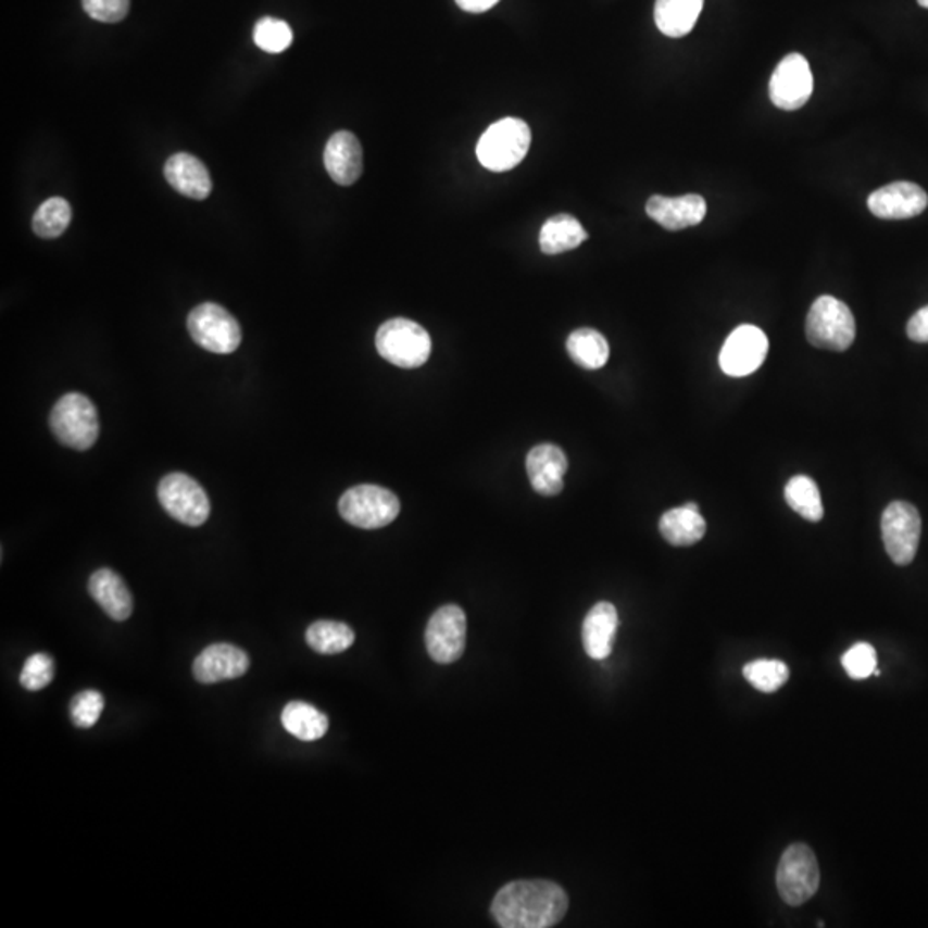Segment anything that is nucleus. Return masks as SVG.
<instances>
[{
	"label": "nucleus",
	"mask_w": 928,
	"mask_h": 928,
	"mask_svg": "<svg viewBox=\"0 0 928 928\" xmlns=\"http://www.w3.org/2000/svg\"><path fill=\"white\" fill-rule=\"evenodd\" d=\"M569 900L549 880H514L496 894L493 918L504 928H549L566 915Z\"/></svg>",
	"instance_id": "f257e3e1"
},
{
	"label": "nucleus",
	"mask_w": 928,
	"mask_h": 928,
	"mask_svg": "<svg viewBox=\"0 0 928 928\" xmlns=\"http://www.w3.org/2000/svg\"><path fill=\"white\" fill-rule=\"evenodd\" d=\"M530 145V126L516 117H504L481 135L477 145L478 161L493 173H505L522 164Z\"/></svg>",
	"instance_id": "f03ea898"
},
{
	"label": "nucleus",
	"mask_w": 928,
	"mask_h": 928,
	"mask_svg": "<svg viewBox=\"0 0 928 928\" xmlns=\"http://www.w3.org/2000/svg\"><path fill=\"white\" fill-rule=\"evenodd\" d=\"M50 428L61 444L75 451H88L100 434L99 413L87 396H62L50 413Z\"/></svg>",
	"instance_id": "7ed1b4c3"
},
{
	"label": "nucleus",
	"mask_w": 928,
	"mask_h": 928,
	"mask_svg": "<svg viewBox=\"0 0 928 928\" xmlns=\"http://www.w3.org/2000/svg\"><path fill=\"white\" fill-rule=\"evenodd\" d=\"M375 346L384 360L399 368H419L428 362L431 353L427 330L407 318H392L380 325Z\"/></svg>",
	"instance_id": "20e7f679"
},
{
	"label": "nucleus",
	"mask_w": 928,
	"mask_h": 928,
	"mask_svg": "<svg viewBox=\"0 0 928 928\" xmlns=\"http://www.w3.org/2000/svg\"><path fill=\"white\" fill-rule=\"evenodd\" d=\"M856 336V324L850 306L835 297L815 300L806 316V339L815 348L847 351Z\"/></svg>",
	"instance_id": "39448f33"
},
{
	"label": "nucleus",
	"mask_w": 928,
	"mask_h": 928,
	"mask_svg": "<svg viewBox=\"0 0 928 928\" xmlns=\"http://www.w3.org/2000/svg\"><path fill=\"white\" fill-rule=\"evenodd\" d=\"M399 511V499L378 485H358L346 490L339 501L342 518L363 530H377L390 525L398 518Z\"/></svg>",
	"instance_id": "423d86ee"
},
{
	"label": "nucleus",
	"mask_w": 928,
	"mask_h": 928,
	"mask_svg": "<svg viewBox=\"0 0 928 928\" xmlns=\"http://www.w3.org/2000/svg\"><path fill=\"white\" fill-rule=\"evenodd\" d=\"M820 886L817 856L803 842L791 844L780 856L777 891L789 906H800L814 898Z\"/></svg>",
	"instance_id": "0eeeda50"
},
{
	"label": "nucleus",
	"mask_w": 928,
	"mask_h": 928,
	"mask_svg": "<svg viewBox=\"0 0 928 928\" xmlns=\"http://www.w3.org/2000/svg\"><path fill=\"white\" fill-rule=\"evenodd\" d=\"M188 330L193 341L210 353H235L241 344V325L217 303H202L189 313Z\"/></svg>",
	"instance_id": "6e6552de"
},
{
	"label": "nucleus",
	"mask_w": 928,
	"mask_h": 928,
	"mask_svg": "<svg viewBox=\"0 0 928 928\" xmlns=\"http://www.w3.org/2000/svg\"><path fill=\"white\" fill-rule=\"evenodd\" d=\"M159 501L177 522L202 526L210 516V499L202 485L185 473H171L159 484Z\"/></svg>",
	"instance_id": "1a4fd4ad"
},
{
	"label": "nucleus",
	"mask_w": 928,
	"mask_h": 928,
	"mask_svg": "<svg viewBox=\"0 0 928 928\" xmlns=\"http://www.w3.org/2000/svg\"><path fill=\"white\" fill-rule=\"evenodd\" d=\"M921 518L915 505L895 501L882 514V540L892 563L908 566L920 543Z\"/></svg>",
	"instance_id": "9d476101"
},
{
	"label": "nucleus",
	"mask_w": 928,
	"mask_h": 928,
	"mask_svg": "<svg viewBox=\"0 0 928 928\" xmlns=\"http://www.w3.org/2000/svg\"><path fill=\"white\" fill-rule=\"evenodd\" d=\"M768 93L777 109L791 112L803 108L814 93V76L808 61L797 52L786 55L774 71Z\"/></svg>",
	"instance_id": "9b49d317"
},
{
	"label": "nucleus",
	"mask_w": 928,
	"mask_h": 928,
	"mask_svg": "<svg viewBox=\"0 0 928 928\" xmlns=\"http://www.w3.org/2000/svg\"><path fill=\"white\" fill-rule=\"evenodd\" d=\"M768 353V339L755 325H740L727 337L719 363L729 377H747L761 368Z\"/></svg>",
	"instance_id": "f8f14e48"
},
{
	"label": "nucleus",
	"mask_w": 928,
	"mask_h": 928,
	"mask_svg": "<svg viewBox=\"0 0 928 928\" xmlns=\"http://www.w3.org/2000/svg\"><path fill=\"white\" fill-rule=\"evenodd\" d=\"M428 655L439 664L460 661L466 645V616L463 609L449 604L428 620L425 632Z\"/></svg>",
	"instance_id": "ddd939ff"
},
{
	"label": "nucleus",
	"mask_w": 928,
	"mask_h": 928,
	"mask_svg": "<svg viewBox=\"0 0 928 928\" xmlns=\"http://www.w3.org/2000/svg\"><path fill=\"white\" fill-rule=\"evenodd\" d=\"M927 206V191L915 183H891L868 197V209L871 214L886 221L916 217L924 214Z\"/></svg>",
	"instance_id": "4468645a"
},
{
	"label": "nucleus",
	"mask_w": 928,
	"mask_h": 928,
	"mask_svg": "<svg viewBox=\"0 0 928 928\" xmlns=\"http://www.w3.org/2000/svg\"><path fill=\"white\" fill-rule=\"evenodd\" d=\"M250 669V657L238 647L230 643H215L206 647L193 664V676L202 685L238 679Z\"/></svg>",
	"instance_id": "2eb2a0df"
},
{
	"label": "nucleus",
	"mask_w": 928,
	"mask_h": 928,
	"mask_svg": "<svg viewBox=\"0 0 928 928\" xmlns=\"http://www.w3.org/2000/svg\"><path fill=\"white\" fill-rule=\"evenodd\" d=\"M647 215L667 230H682L702 223L706 215V202L700 195L661 197L653 195L647 202Z\"/></svg>",
	"instance_id": "dca6fc26"
},
{
	"label": "nucleus",
	"mask_w": 928,
	"mask_h": 928,
	"mask_svg": "<svg viewBox=\"0 0 928 928\" xmlns=\"http://www.w3.org/2000/svg\"><path fill=\"white\" fill-rule=\"evenodd\" d=\"M526 472L535 492L552 498L563 492V478L567 472V457L554 444H540L526 456Z\"/></svg>",
	"instance_id": "f3484780"
},
{
	"label": "nucleus",
	"mask_w": 928,
	"mask_h": 928,
	"mask_svg": "<svg viewBox=\"0 0 928 928\" xmlns=\"http://www.w3.org/2000/svg\"><path fill=\"white\" fill-rule=\"evenodd\" d=\"M324 164L333 181L351 186L363 173V150L356 136L350 131H337L325 147Z\"/></svg>",
	"instance_id": "a211bd4d"
},
{
	"label": "nucleus",
	"mask_w": 928,
	"mask_h": 928,
	"mask_svg": "<svg viewBox=\"0 0 928 928\" xmlns=\"http://www.w3.org/2000/svg\"><path fill=\"white\" fill-rule=\"evenodd\" d=\"M617 626H619V616H617V609L611 602H599L593 605L592 611L585 617L584 629H581L588 657L593 661H605L611 655Z\"/></svg>",
	"instance_id": "6ab92c4d"
},
{
	"label": "nucleus",
	"mask_w": 928,
	"mask_h": 928,
	"mask_svg": "<svg viewBox=\"0 0 928 928\" xmlns=\"http://www.w3.org/2000/svg\"><path fill=\"white\" fill-rule=\"evenodd\" d=\"M88 592L111 619L126 620L133 614V595L117 573L102 567L88 581Z\"/></svg>",
	"instance_id": "aec40b11"
},
{
	"label": "nucleus",
	"mask_w": 928,
	"mask_h": 928,
	"mask_svg": "<svg viewBox=\"0 0 928 928\" xmlns=\"http://www.w3.org/2000/svg\"><path fill=\"white\" fill-rule=\"evenodd\" d=\"M165 179L176 191L193 200H205L212 191V179L205 165L189 153H176L165 162Z\"/></svg>",
	"instance_id": "412c9836"
},
{
	"label": "nucleus",
	"mask_w": 928,
	"mask_h": 928,
	"mask_svg": "<svg viewBox=\"0 0 928 928\" xmlns=\"http://www.w3.org/2000/svg\"><path fill=\"white\" fill-rule=\"evenodd\" d=\"M662 537L676 547H690L705 537L706 523L694 502L667 511L659 523Z\"/></svg>",
	"instance_id": "4be33fe9"
},
{
	"label": "nucleus",
	"mask_w": 928,
	"mask_h": 928,
	"mask_svg": "<svg viewBox=\"0 0 928 928\" xmlns=\"http://www.w3.org/2000/svg\"><path fill=\"white\" fill-rule=\"evenodd\" d=\"M703 0H657L653 9L655 25L670 38L687 37L702 14Z\"/></svg>",
	"instance_id": "5701e85b"
},
{
	"label": "nucleus",
	"mask_w": 928,
	"mask_h": 928,
	"mask_svg": "<svg viewBox=\"0 0 928 928\" xmlns=\"http://www.w3.org/2000/svg\"><path fill=\"white\" fill-rule=\"evenodd\" d=\"M588 235L578 218L569 214H557L549 218L540 230V250L545 255H559L578 248Z\"/></svg>",
	"instance_id": "b1692460"
},
{
	"label": "nucleus",
	"mask_w": 928,
	"mask_h": 928,
	"mask_svg": "<svg viewBox=\"0 0 928 928\" xmlns=\"http://www.w3.org/2000/svg\"><path fill=\"white\" fill-rule=\"evenodd\" d=\"M280 723L289 735L306 743L321 740L329 729L327 715L304 702H291L284 706Z\"/></svg>",
	"instance_id": "393cba45"
},
{
	"label": "nucleus",
	"mask_w": 928,
	"mask_h": 928,
	"mask_svg": "<svg viewBox=\"0 0 928 928\" xmlns=\"http://www.w3.org/2000/svg\"><path fill=\"white\" fill-rule=\"evenodd\" d=\"M566 350L576 365L585 371H599L609 362V342L599 330L584 327L567 337Z\"/></svg>",
	"instance_id": "a878e982"
},
{
	"label": "nucleus",
	"mask_w": 928,
	"mask_h": 928,
	"mask_svg": "<svg viewBox=\"0 0 928 928\" xmlns=\"http://www.w3.org/2000/svg\"><path fill=\"white\" fill-rule=\"evenodd\" d=\"M306 643L322 655L346 652L354 643V631L339 620H316L306 629Z\"/></svg>",
	"instance_id": "bb28decb"
},
{
	"label": "nucleus",
	"mask_w": 928,
	"mask_h": 928,
	"mask_svg": "<svg viewBox=\"0 0 928 928\" xmlns=\"http://www.w3.org/2000/svg\"><path fill=\"white\" fill-rule=\"evenodd\" d=\"M785 498L789 507L797 511L806 522L817 523L824 518L820 490L812 478L805 475L791 478L786 485Z\"/></svg>",
	"instance_id": "cd10ccee"
},
{
	"label": "nucleus",
	"mask_w": 928,
	"mask_h": 928,
	"mask_svg": "<svg viewBox=\"0 0 928 928\" xmlns=\"http://www.w3.org/2000/svg\"><path fill=\"white\" fill-rule=\"evenodd\" d=\"M71 215H73V210L64 198H49L35 212V235L47 239L59 238L66 233L71 223Z\"/></svg>",
	"instance_id": "c85d7f7f"
},
{
	"label": "nucleus",
	"mask_w": 928,
	"mask_h": 928,
	"mask_svg": "<svg viewBox=\"0 0 928 928\" xmlns=\"http://www.w3.org/2000/svg\"><path fill=\"white\" fill-rule=\"evenodd\" d=\"M743 676L755 690L774 693L788 682L789 667L785 662L758 659L743 667Z\"/></svg>",
	"instance_id": "c756f323"
},
{
	"label": "nucleus",
	"mask_w": 928,
	"mask_h": 928,
	"mask_svg": "<svg viewBox=\"0 0 928 928\" xmlns=\"http://www.w3.org/2000/svg\"><path fill=\"white\" fill-rule=\"evenodd\" d=\"M253 40L268 54H280L292 43V29L286 21L263 17L253 29Z\"/></svg>",
	"instance_id": "7c9ffc66"
},
{
	"label": "nucleus",
	"mask_w": 928,
	"mask_h": 928,
	"mask_svg": "<svg viewBox=\"0 0 928 928\" xmlns=\"http://www.w3.org/2000/svg\"><path fill=\"white\" fill-rule=\"evenodd\" d=\"M103 708H105V700L100 691H81L71 702V720L79 729H90L99 723Z\"/></svg>",
	"instance_id": "2f4dec72"
},
{
	"label": "nucleus",
	"mask_w": 928,
	"mask_h": 928,
	"mask_svg": "<svg viewBox=\"0 0 928 928\" xmlns=\"http://www.w3.org/2000/svg\"><path fill=\"white\" fill-rule=\"evenodd\" d=\"M54 661L47 653H35L21 669V687L28 691H40L49 687L54 679Z\"/></svg>",
	"instance_id": "473e14b6"
},
{
	"label": "nucleus",
	"mask_w": 928,
	"mask_h": 928,
	"mask_svg": "<svg viewBox=\"0 0 928 928\" xmlns=\"http://www.w3.org/2000/svg\"><path fill=\"white\" fill-rule=\"evenodd\" d=\"M851 679H867L877 670V652L870 643H856L841 659Z\"/></svg>",
	"instance_id": "72a5a7b5"
},
{
	"label": "nucleus",
	"mask_w": 928,
	"mask_h": 928,
	"mask_svg": "<svg viewBox=\"0 0 928 928\" xmlns=\"http://www.w3.org/2000/svg\"><path fill=\"white\" fill-rule=\"evenodd\" d=\"M131 0H83L88 16L100 23H120L128 16Z\"/></svg>",
	"instance_id": "f704fd0d"
},
{
	"label": "nucleus",
	"mask_w": 928,
	"mask_h": 928,
	"mask_svg": "<svg viewBox=\"0 0 928 928\" xmlns=\"http://www.w3.org/2000/svg\"><path fill=\"white\" fill-rule=\"evenodd\" d=\"M910 339L915 342H928V306L918 310L915 315L910 318L908 327H906Z\"/></svg>",
	"instance_id": "c9c22d12"
},
{
	"label": "nucleus",
	"mask_w": 928,
	"mask_h": 928,
	"mask_svg": "<svg viewBox=\"0 0 928 928\" xmlns=\"http://www.w3.org/2000/svg\"><path fill=\"white\" fill-rule=\"evenodd\" d=\"M499 0H456V4L460 5L463 11L466 13H485V11H489L493 5L498 4Z\"/></svg>",
	"instance_id": "e433bc0d"
},
{
	"label": "nucleus",
	"mask_w": 928,
	"mask_h": 928,
	"mask_svg": "<svg viewBox=\"0 0 928 928\" xmlns=\"http://www.w3.org/2000/svg\"><path fill=\"white\" fill-rule=\"evenodd\" d=\"M916 2L920 4V8L928 9V0H916Z\"/></svg>",
	"instance_id": "4c0bfd02"
}]
</instances>
